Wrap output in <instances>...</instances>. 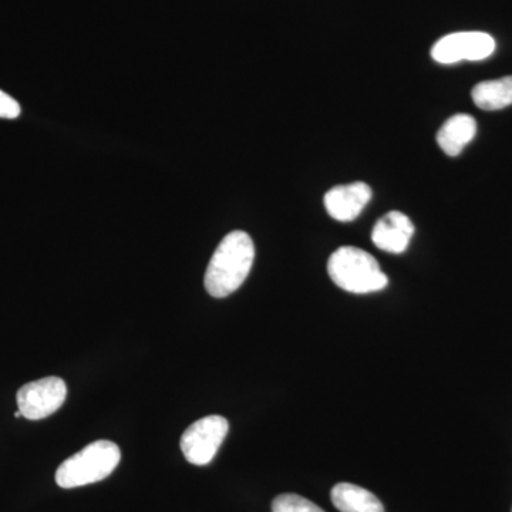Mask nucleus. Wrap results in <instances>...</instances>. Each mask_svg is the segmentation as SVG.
<instances>
[{
    "instance_id": "f257e3e1",
    "label": "nucleus",
    "mask_w": 512,
    "mask_h": 512,
    "mask_svg": "<svg viewBox=\"0 0 512 512\" xmlns=\"http://www.w3.org/2000/svg\"><path fill=\"white\" fill-rule=\"evenodd\" d=\"M255 247L247 232L234 231L215 249L204 284L214 298H227L241 288L254 265Z\"/></svg>"
},
{
    "instance_id": "f03ea898",
    "label": "nucleus",
    "mask_w": 512,
    "mask_h": 512,
    "mask_svg": "<svg viewBox=\"0 0 512 512\" xmlns=\"http://www.w3.org/2000/svg\"><path fill=\"white\" fill-rule=\"evenodd\" d=\"M328 274L340 289L356 295L380 292L389 284L375 256L355 247L336 249L329 258Z\"/></svg>"
},
{
    "instance_id": "7ed1b4c3",
    "label": "nucleus",
    "mask_w": 512,
    "mask_h": 512,
    "mask_svg": "<svg viewBox=\"0 0 512 512\" xmlns=\"http://www.w3.org/2000/svg\"><path fill=\"white\" fill-rule=\"evenodd\" d=\"M121 460L119 446L113 441L99 440L67 458L57 468L56 483L62 488H76L99 483L110 476Z\"/></svg>"
},
{
    "instance_id": "20e7f679",
    "label": "nucleus",
    "mask_w": 512,
    "mask_h": 512,
    "mask_svg": "<svg viewBox=\"0 0 512 512\" xmlns=\"http://www.w3.org/2000/svg\"><path fill=\"white\" fill-rule=\"evenodd\" d=\"M228 430V420L222 416H207L192 423L180 441L188 463L194 466L210 464L224 443Z\"/></svg>"
},
{
    "instance_id": "39448f33",
    "label": "nucleus",
    "mask_w": 512,
    "mask_h": 512,
    "mask_svg": "<svg viewBox=\"0 0 512 512\" xmlns=\"http://www.w3.org/2000/svg\"><path fill=\"white\" fill-rule=\"evenodd\" d=\"M67 386L60 377L50 376L20 387L19 412L28 420H42L55 414L66 402Z\"/></svg>"
},
{
    "instance_id": "423d86ee",
    "label": "nucleus",
    "mask_w": 512,
    "mask_h": 512,
    "mask_svg": "<svg viewBox=\"0 0 512 512\" xmlns=\"http://www.w3.org/2000/svg\"><path fill=\"white\" fill-rule=\"evenodd\" d=\"M495 40L484 32H458L441 37L431 49V57L441 64H453L461 60L487 59L493 55Z\"/></svg>"
},
{
    "instance_id": "0eeeda50",
    "label": "nucleus",
    "mask_w": 512,
    "mask_h": 512,
    "mask_svg": "<svg viewBox=\"0 0 512 512\" xmlns=\"http://www.w3.org/2000/svg\"><path fill=\"white\" fill-rule=\"evenodd\" d=\"M372 195V188L365 183L338 185L326 192L325 208L333 220L350 222L362 214Z\"/></svg>"
},
{
    "instance_id": "6e6552de",
    "label": "nucleus",
    "mask_w": 512,
    "mask_h": 512,
    "mask_svg": "<svg viewBox=\"0 0 512 512\" xmlns=\"http://www.w3.org/2000/svg\"><path fill=\"white\" fill-rule=\"evenodd\" d=\"M414 225L403 212L392 211L376 222L372 241L377 248L390 254H403L412 241Z\"/></svg>"
},
{
    "instance_id": "1a4fd4ad",
    "label": "nucleus",
    "mask_w": 512,
    "mask_h": 512,
    "mask_svg": "<svg viewBox=\"0 0 512 512\" xmlns=\"http://www.w3.org/2000/svg\"><path fill=\"white\" fill-rule=\"evenodd\" d=\"M476 134V119L468 114H456L441 126L437 133V143L447 156L457 157Z\"/></svg>"
},
{
    "instance_id": "9d476101",
    "label": "nucleus",
    "mask_w": 512,
    "mask_h": 512,
    "mask_svg": "<svg viewBox=\"0 0 512 512\" xmlns=\"http://www.w3.org/2000/svg\"><path fill=\"white\" fill-rule=\"evenodd\" d=\"M332 503L340 512H386L382 501L366 488L350 483H340L330 493Z\"/></svg>"
},
{
    "instance_id": "9b49d317",
    "label": "nucleus",
    "mask_w": 512,
    "mask_h": 512,
    "mask_svg": "<svg viewBox=\"0 0 512 512\" xmlns=\"http://www.w3.org/2000/svg\"><path fill=\"white\" fill-rule=\"evenodd\" d=\"M478 109L497 111L512 104V76L478 83L471 92Z\"/></svg>"
},
{
    "instance_id": "f8f14e48",
    "label": "nucleus",
    "mask_w": 512,
    "mask_h": 512,
    "mask_svg": "<svg viewBox=\"0 0 512 512\" xmlns=\"http://www.w3.org/2000/svg\"><path fill=\"white\" fill-rule=\"evenodd\" d=\"M272 512H325L319 505L298 494L278 495L272 501Z\"/></svg>"
},
{
    "instance_id": "ddd939ff",
    "label": "nucleus",
    "mask_w": 512,
    "mask_h": 512,
    "mask_svg": "<svg viewBox=\"0 0 512 512\" xmlns=\"http://www.w3.org/2000/svg\"><path fill=\"white\" fill-rule=\"evenodd\" d=\"M20 111L18 101L0 90V119H18Z\"/></svg>"
},
{
    "instance_id": "4468645a",
    "label": "nucleus",
    "mask_w": 512,
    "mask_h": 512,
    "mask_svg": "<svg viewBox=\"0 0 512 512\" xmlns=\"http://www.w3.org/2000/svg\"><path fill=\"white\" fill-rule=\"evenodd\" d=\"M15 417L16 419H19V417H22V413H20L18 410V412L15 413Z\"/></svg>"
}]
</instances>
